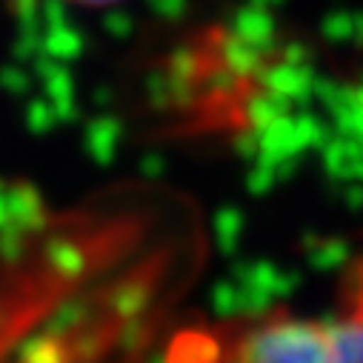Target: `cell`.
<instances>
[{
  "label": "cell",
  "instance_id": "6da1fadb",
  "mask_svg": "<svg viewBox=\"0 0 363 363\" xmlns=\"http://www.w3.org/2000/svg\"><path fill=\"white\" fill-rule=\"evenodd\" d=\"M226 363H363V260L349 269L332 318H266L235 340Z\"/></svg>",
  "mask_w": 363,
  "mask_h": 363
},
{
  "label": "cell",
  "instance_id": "7a4b0ae2",
  "mask_svg": "<svg viewBox=\"0 0 363 363\" xmlns=\"http://www.w3.org/2000/svg\"><path fill=\"white\" fill-rule=\"evenodd\" d=\"M77 4H92V6H101V4H115V0H77Z\"/></svg>",
  "mask_w": 363,
  "mask_h": 363
}]
</instances>
